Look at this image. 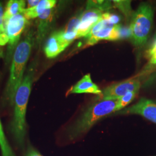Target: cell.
<instances>
[{
  "instance_id": "25",
  "label": "cell",
  "mask_w": 156,
  "mask_h": 156,
  "mask_svg": "<svg viewBox=\"0 0 156 156\" xmlns=\"http://www.w3.org/2000/svg\"><path fill=\"white\" fill-rule=\"evenodd\" d=\"M41 1L39 0H28L27 1V4L28 8H31L37 5Z\"/></svg>"
},
{
  "instance_id": "6",
  "label": "cell",
  "mask_w": 156,
  "mask_h": 156,
  "mask_svg": "<svg viewBox=\"0 0 156 156\" xmlns=\"http://www.w3.org/2000/svg\"><path fill=\"white\" fill-rule=\"evenodd\" d=\"M85 37L88 46L95 45L101 40H118L121 37V27L101 18Z\"/></svg>"
},
{
  "instance_id": "11",
  "label": "cell",
  "mask_w": 156,
  "mask_h": 156,
  "mask_svg": "<svg viewBox=\"0 0 156 156\" xmlns=\"http://www.w3.org/2000/svg\"><path fill=\"white\" fill-rule=\"evenodd\" d=\"M73 93H91L100 95L102 93V90L93 82L90 74L87 73L73 86L68 93V94Z\"/></svg>"
},
{
  "instance_id": "1",
  "label": "cell",
  "mask_w": 156,
  "mask_h": 156,
  "mask_svg": "<svg viewBox=\"0 0 156 156\" xmlns=\"http://www.w3.org/2000/svg\"><path fill=\"white\" fill-rule=\"evenodd\" d=\"M37 62L28 67L22 83L17 89L13 104V113L8 129L17 149L24 151L27 142V124L26 115L30 95L35 73Z\"/></svg>"
},
{
  "instance_id": "9",
  "label": "cell",
  "mask_w": 156,
  "mask_h": 156,
  "mask_svg": "<svg viewBox=\"0 0 156 156\" xmlns=\"http://www.w3.org/2000/svg\"><path fill=\"white\" fill-rule=\"evenodd\" d=\"M103 13V11L97 8H86V10L81 13L76 39L86 37L95 24L100 20Z\"/></svg>"
},
{
  "instance_id": "23",
  "label": "cell",
  "mask_w": 156,
  "mask_h": 156,
  "mask_svg": "<svg viewBox=\"0 0 156 156\" xmlns=\"http://www.w3.org/2000/svg\"><path fill=\"white\" fill-rule=\"evenodd\" d=\"M102 19L106 20L109 22L114 24H118V23L120 21V17L117 15L112 14L108 12H104L102 15Z\"/></svg>"
},
{
  "instance_id": "17",
  "label": "cell",
  "mask_w": 156,
  "mask_h": 156,
  "mask_svg": "<svg viewBox=\"0 0 156 156\" xmlns=\"http://www.w3.org/2000/svg\"><path fill=\"white\" fill-rule=\"evenodd\" d=\"M138 91H131L129 92L127 94L123 96L120 98L118 99L117 105L116 106L115 112L120 111L124 109V108L127 106L133 101L134 100L135 97L138 94Z\"/></svg>"
},
{
  "instance_id": "13",
  "label": "cell",
  "mask_w": 156,
  "mask_h": 156,
  "mask_svg": "<svg viewBox=\"0 0 156 156\" xmlns=\"http://www.w3.org/2000/svg\"><path fill=\"white\" fill-rule=\"evenodd\" d=\"M80 16L81 13L77 16L73 17L69 20L64 28L62 30H59L62 40L67 46L72 43L73 40L76 39Z\"/></svg>"
},
{
  "instance_id": "7",
  "label": "cell",
  "mask_w": 156,
  "mask_h": 156,
  "mask_svg": "<svg viewBox=\"0 0 156 156\" xmlns=\"http://www.w3.org/2000/svg\"><path fill=\"white\" fill-rule=\"evenodd\" d=\"M142 86L140 79H129L126 80L113 84L102 91L100 100H118L131 91H139Z\"/></svg>"
},
{
  "instance_id": "20",
  "label": "cell",
  "mask_w": 156,
  "mask_h": 156,
  "mask_svg": "<svg viewBox=\"0 0 156 156\" xmlns=\"http://www.w3.org/2000/svg\"><path fill=\"white\" fill-rule=\"evenodd\" d=\"M97 8L102 11H104L111 8L112 5L109 1H89L87 3L86 8Z\"/></svg>"
},
{
  "instance_id": "10",
  "label": "cell",
  "mask_w": 156,
  "mask_h": 156,
  "mask_svg": "<svg viewBox=\"0 0 156 156\" xmlns=\"http://www.w3.org/2000/svg\"><path fill=\"white\" fill-rule=\"evenodd\" d=\"M67 45L62 41L60 31H55L50 35L45 47V53L46 57L53 58L58 56L67 48Z\"/></svg>"
},
{
  "instance_id": "12",
  "label": "cell",
  "mask_w": 156,
  "mask_h": 156,
  "mask_svg": "<svg viewBox=\"0 0 156 156\" xmlns=\"http://www.w3.org/2000/svg\"><path fill=\"white\" fill-rule=\"evenodd\" d=\"M54 14L55 10L54 8H53L47 10L38 17V20L37 34V41L38 44H40L42 42L48 32L53 22Z\"/></svg>"
},
{
  "instance_id": "21",
  "label": "cell",
  "mask_w": 156,
  "mask_h": 156,
  "mask_svg": "<svg viewBox=\"0 0 156 156\" xmlns=\"http://www.w3.org/2000/svg\"><path fill=\"white\" fill-rule=\"evenodd\" d=\"M156 86V71L151 73L149 76L146 78L142 84V87L143 88H150Z\"/></svg>"
},
{
  "instance_id": "14",
  "label": "cell",
  "mask_w": 156,
  "mask_h": 156,
  "mask_svg": "<svg viewBox=\"0 0 156 156\" xmlns=\"http://www.w3.org/2000/svg\"><path fill=\"white\" fill-rule=\"evenodd\" d=\"M56 2L55 0H42L36 6L26 8L22 14L27 20L37 18L47 10L54 8Z\"/></svg>"
},
{
  "instance_id": "26",
  "label": "cell",
  "mask_w": 156,
  "mask_h": 156,
  "mask_svg": "<svg viewBox=\"0 0 156 156\" xmlns=\"http://www.w3.org/2000/svg\"><path fill=\"white\" fill-rule=\"evenodd\" d=\"M149 58L150 65L153 66H156V53L151 55Z\"/></svg>"
},
{
  "instance_id": "4",
  "label": "cell",
  "mask_w": 156,
  "mask_h": 156,
  "mask_svg": "<svg viewBox=\"0 0 156 156\" xmlns=\"http://www.w3.org/2000/svg\"><path fill=\"white\" fill-rule=\"evenodd\" d=\"M154 11L147 3H142L132 15L129 27L131 41L137 47L146 44L153 24Z\"/></svg>"
},
{
  "instance_id": "19",
  "label": "cell",
  "mask_w": 156,
  "mask_h": 156,
  "mask_svg": "<svg viewBox=\"0 0 156 156\" xmlns=\"http://www.w3.org/2000/svg\"><path fill=\"white\" fill-rule=\"evenodd\" d=\"M115 6L119 8L123 14L128 17L132 13V9L131 7V1H113Z\"/></svg>"
},
{
  "instance_id": "28",
  "label": "cell",
  "mask_w": 156,
  "mask_h": 156,
  "mask_svg": "<svg viewBox=\"0 0 156 156\" xmlns=\"http://www.w3.org/2000/svg\"></svg>"
},
{
  "instance_id": "3",
  "label": "cell",
  "mask_w": 156,
  "mask_h": 156,
  "mask_svg": "<svg viewBox=\"0 0 156 156\" xmlns=\"http://www.w3.org/2000/svg\"><path fill=\"white\" fill-rule=\"evenodd\" d=\"M118 100H100L91 105L73 124L65 130L63 140L60 142L64 145L76 142L100 119L112 113H115Z\"/></svg>"
},
{
  "instance_id": "22",
  "label": "cell",
  "mask_w": 156,
  "mask_h": 156,
  "mask_svg": "<svg viewBox=\"0 0 156 156\" xmlns=\"http://www.w3.org/2000/svg\"><path fill=\"white\" fill-rule=\"evenodd\" d=\"M23 153V156H43L30 143L27 144L26 149Z\"/></svg>"
},
{
  "instance_id": "5",
  "label": "cell",
  "mask_w": 156,
  "mask_h": 156,
  "mask_svg": "<svg viewBox=\"0 0 156 156\" xmlns=\"http://www.w3.org/2000/svg\"><path fill=\"white\" fill-rule=\"evenodd\" d=\"M28 20L22 13L18 14L8 20L4 27L6 31L8 38V47L6 52L5 62L6 64H9L13 57V53L16 50L19 45V42L21 35L28 24Z\"/></svg>"
},
{
  "instance_id": "15",
  "label": "cell",
  "mask_w": 156,
  "mask_h": 156,
  "mask_svg": "<svg viewBox=\"0 0 156 156\" xmlns=\"http://www.w3.org/2000/svg\"><path fill=\"white\" fill-rule=\"evenodd\" d=\"M26 1L23 0H11L7 3L4 14V26L12 17L23 13L26 9Z\"/></svg>"
},
{
  "instance_id": "16",
  "label": "cell",
  "mask_w": 156,
  "mask_h": 156,
  "mask_svg": "<svg viewBox=\"0 0 156 156\" xmlns=\"http://www.w3.org/2000/svg\"><path fill=\"white\" fill-rule=\"evenodd\" d=\"M0 150L2 156H16L6 137L0 120Z\"/></svg>"
},
{
  "instance_id": "18",
  "label": "cell",
  "mask_w": 156,
  "mask_h": 156,
  "mask_svg": "<svg viewBox=\"0 0 156 156\" xmlns=\"http://www.w3.org/2000/svg\"><path fill=\"white\" fill-rule=\"evenodd\" d=\"M4 8L0 2V46L8 44V38L6 31L4 27Z\"/></svg>"
},
{
  "instance_id": "27",
  "label": "cell",
  "mask_w": 156,
  "mask_h": 156,
  "mask_svg": "<svg viewBox=\"0 0 156 156\" xmlns=\"http://www.w3.org/2000/svg\"><path fill=\"white\" fill-rule=\"evenodd\" d=\"M153 39H154V40H156V31L155 34H154V37H153Z\"/></svg>"
},
{
  "instance_id": "8",
  "label": "cell",
  "mask_w": 156,
  "mask_h": 156,
  "mask_svg": "<svg viewBox=\"0 0 156 156\" xmlns=\"http://www.w3.org/2000/svg\"><path fill=\"white\" fill-rule=\"evenodd\" d=\"M119 115H139L156 124V101L140 98L133 105L116 112Z\"/></svg>"
},
{
  "instance_id": "2",
  "label": "cell",
  "mask_w": 156,
  "mask_h": 156,
  "mask_svg": "<svg viewBox=\"0 0 156 156\" xmlns=\"http://www.w3.org/2000/svg\"><path fill=\"white\" fill-rule=\"evenodd\" d=\"M34 44L33 31L30 30L17 45L12 57L9 77L2 99L4 106H13L17 90L24 79V73Z\"/></svg>"
},
{
  "instance_id": "24",
  "label": "cell",
  "mask_w": 156,
  "mask_h": 156,
  "mask_svg": "<svg viewBox=\"0 0 156 156\" xmlns=\"http://www.w3.org/2000/svg\"><path fill=\"white\" fill-rule=\"evenodd\" d=\"M154 53H156V39L154 41V42L151 46V48L147 50L146 55L148 57H149L151 55H153Z\"/></svg>"
}]
</instances>
